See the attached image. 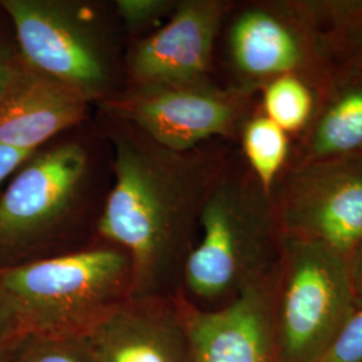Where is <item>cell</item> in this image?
I'll return each instance as SVG.
<instances>
[{
	"instance_id": "21",
	"label": "cell",
	"mask_w": 362,
	"mask_h": 362,
	"mask_svg": "<svg viewBox=\"0 0 362 362\" xmlns=\"http://www.w3.org/2000/svg\"><path fill=\"white\" fill-rule=\"evenodd\" d=\"M26 70L27 65L21 54L16 55L7 47L0 46V104L13 90Z\"/></svg>"
},
{
	"instance_id": "7",
	"label": "cell",
	"mask_w": 362,
	"mask_h": 362,
	"mask_svg": "<svg viewBox=\"0 0 362 362\" xmlns=\"http://www.w3.org/2000/svg\"><path fill=\"white\" fill-rule=\"evenodd\" d=\"M251 93L221 90L212 83L192 88L134 85L107 100V112L173 152H189L212 137H230L242 128Z\"/></svg>"
},
{
	"instance_id": "14",
	"label": "cell",
	"mask_w": 362,
	"mask_h": 362,
	"mask_svg": "<svg viewBox=\"0 0 362 362\" xmlns=\"http://www.w3.org/2000/svg\"><path fill=\"white\" fill-rule=\"evenodd\" d=\"M362 156V67L337 66L317 91L309 127L293 145L290 165Z\"/></svg>"
},
{
	"instance_id": "13",
	"label": "cell",
	"mask_w": 362,
	"mask_h": 362,
	"mask_svg": "<svg viewBox=\"0 0 362 362\" xmlns=\"http://www.w3.org/2000/svg\"><path fill=\"white\" fill-rule=\"evenodd\" d=\"M89 103L81 91L27 66L0 104V145L35 153L42 144L79 122Z\"/></svg>"
},
{
	"instance_id": "18",
	"label": "cell",
	"mask_w": 362,
	"mask_h": 362,
	"mask_svg": "<svg viewBox=\"0 0 362 362\" xmlns=\"http://www.w3.org/2000/svg\"><path fill=\"white\" fill-rule=\"evenodd\" d=\"M16 362H88L78 338H30Z\"/></svg>"
},
{
	"instance_id": "8",
	"label": "cell",
	"mask_w": 362,
	"mask_h": 362,
	"mask_svg": "<svg viewBox=\"0 0 362 362\" xmlns=\"http://www.w3.org/2000/svg\"><path fill=\"white\" fill-rule=\"evenodd\" d=\"M21 57L31 70L81 91L89 101L103 95L110 67L103 43L85 13L52 0H3Z\"/></svg>"
},
{
	"instance_id": "6",
	"label": "cell",
	"mask_w": 362,
	"mask_h": 362,
	"mask_svg": "<svg viewBox=\"0 0 362 362\" xmlns=\"http://www.w3.org/2000/svg\"><path fill=\"white\" fill-rule=\"evenodd\" d=\"M272 204L282 238L327 247L349 260L362 240V156L287 167Z\"/></svg>"
},
{
	"instance_id": "16",
	"label": "cell",
	"mask_w": 362,
	"mask_h": 362,
	"mask_svg": "<svg viewBox=\"0 0 362 362\" xmlns=\"http://www.w3.org/2000/svg\"><path fill=\"white\" fill-rule=\"evenodd\" d=\"M336 66L362 67V0H310Z\"/></svg>"
},
{
	"instance_id": "4",
	"label": "cell",
	"mask_w": 362,
	"mask_h": 362,
	"mask_svg": "<svg viewBox=\"0 0 362 362\" xmlns=\"http://www.w3.org/2000/svg\"><path fill=\"white\" fill-rule=\"evenodd\" d=\"M349 262L327 247L281 239L274 325L281 362H317L354 310Z\"/></svg>"
},
{
	"instance_id": "1",
	"label": "cell",
	"mask_w": 362,
	"mask_h": 362,
	"mask_svg": "<svg viewBox=\"0 0 362 362\" xmlns=\"http://www.w3.org/2000/svg\"><path fill=\"white\" fill-rule=\"evenodd\" d=\"M115 185L98 231L128 255L130 298L152 297L187 246L214 182L224 170L218 156L173 152L116 119Z\"/></svg>"
},
{
	"instance_id": "11",
	"label": "cell",
	"mask_w": 362,
	"mask_h": 362,
	"mask_svg": "<svg viewBox=\"0 0 362 362\" xmlns=\"http://www.w3.org/2000/svg\"><path fill=\"white\" fill-rule=\"evenodd\" d=\"M230 8L223 0L180 3L168 23L133 50L130 71L136 85H209L215 42Z\"/></svg>"
},
{
	"instance_id": "20",
	"label": "cell",
	"mask_w": 362,
	"mask_h": 362,
	"mask_svg": "<svg viewBox=\"0 0 362 362\" xmlns=\"http://www.w3.org/2000/svg\"><path fill=\"white\" fill-rule=\"evenodd\" d=\"M116 4L119 16L132 28L153 23L170 8L165 0H118Z\"/></svg>"
},
{
	"instance_id": "9",
	"label": "cell",
	"mask_w": 362,
	"mask_h": 362,
	"mask_svg": "<svg viewBox=\"0 0 362 362\" xmlns=\"http://www.w3.org/2000/svg\"><path fill=\"white\" fill-rule=\"evenodd\" d=\"M88 170V155L64 144L33 155L0 196V257L35 245L65 219Z\"/></svg>"
},
{
	"instance_id": "2",
	"label": "cell",
	"mask_w": 362,
	"mask_h": 362,
	"mask_svg": "<svg viewBox=\"0 0 362 362\" xmlns=\"http://www.w3.org/2000/svg\"><path fill=\"white\" fill-rule=\"evenodd\" d=\"M128 255L94 248L0 266V297L25 342L78 338L130 298Z\"/></svg>"
},
{
	"instance_id": "15",
	"label": "cell",
	"mask_w": 362,
	"mask_h": 362,
	"mask_svg": "<svg viewBox=\"0 0 362 362\" xmlns=\"http://www.w3.org/2000/svg\"><path fill=\"white\" fill-rule=\"evenodd\" d=\"M240 137L248 170L264 194L272 197L278 181L290 164L293 139L262 113L247 118L240 128Z\"/></svg>"
},
{
	"instance_id": "3",
	"label": "cell",
	"mask_w": 362,
	"mask_h": 362,
	"mask_svg": "<svg viewBox=\"0 0 362 362\" xmlns=\"http://www.w3.org/2000/svg\"><path fill=\"white\" fill-rule=\"evenodd\" d=\"M202 238L184 260L187 287L196 297L238 294L274 274L281 257V233L272 197L250 170L224 168L199 215Z\"/></svg>"
},
{
	"instance_id": "24",
	"label": "cell",
	"mask_w": 362,
	"mask_h": 362,
	"mask_svg": "<svg viewBox=\"0 0 362 362\" xmlns=\"http://www.w3.org/2000/svg\"><path fill=\"white\" fill-rule=\"evenodd\" d=\"M350 276L357 298H362V240L351 252L349 260Z\"/></svg>"
},
{
	"instance_id": "23",
	"label": "cell",
	"mask_w": 362,
	"mask_h": 362,
	"mask_svg": "<svg viewBox=\"0 0 362 362\" xmlns=\"http://www.w3.org/2000/svg\"><path fill=\"white\" fill-rule=\"evenodd\" d=\"M33 155L34 152L0 145V185Z\"/></svg>"
},
{
	"instance_id": "22",
	"label": "cell",
	"mask_w": 362,
	"mask_h": 362,
	"mask_svg": "<svg viewBox=\"0 0 362 362\" xmlns=\"http://www.w3.org/2000/svg\"><path fill=\"white\" fill-rule=\"evenodd\" d=\"M23 344L13 317L0 297V362H10L13 351Z\"/></svg>"
},
{
	"instance_id": "10",
	"label": "cell",
	"mask_w": 362,
	"mask_h": 362,
	"mask_svg": "<svg viewBox=\"0 0 362 362\" xmlns=\"http://www.w3.org/2000/svg\"><path fill=\"white\" fill-rule=\"evenodd\" d=\"M276 270V269H275ZM275 272L219 310L176 302L191 362H281L274 325Z\"/></svg>"
},
{
	"instance_id": "19",
	"label": "cell",
	"mask_w": 362,
	"mask_h": 362,
	"mask_svg": "<svg viewBox=\"0 0 362 362\" xmlns=\"http://www.w3.org/2000/svg\"><path fill=\"white\" fill-rule=\"evenodd\" d=\"M317 362H362V298Z\"/></svg>"
},
{
	"instance_id": "12",
	"label": "cell",
	"mask_w": 362,
	"mask_h": 362,
	"mask_svg": "<svg viewBox=\"0 0 362 362\" xmlns=\"http://www.w3.org/2000/svg\"><path fill=\"white\" fill-rule=\"evenodd\" d=\"M88 362H191L177 305L128 298L78 337Z\"/></svg>"
},
{
	"instance_id": "5",
	"label": "cell",
	"mask_w": 362,
	"mask_h": 362,
	"mask_svg": "<svg viewBox=\"0 0 362 362\" xmlns=\"http://www.w3.org/2000/svg\"><path fill=\"white\" fill-rule=\"evenodd\" d=\"M228 52L240 90L297 76L320 90L337 66L310 0L255 4L239 13L228 33Z\"/></svg>"
},
{
	"instance_id": "17",
	"label": "cell",
	"mask_w": 362,
	"mask_h": 362,
	"mask_svg": "<svg viewBox=\"0 0 362 362\" xmlns=\"http://www.w3.org/2000/svg\"><path fill=\"white\" fill-rule=\"evenodd\" d=\"M262 115L270 118L291 139H298L310 124L317 93L297 76H284L267 82L262 89Z\"/></svg>"
}]
</instances>
